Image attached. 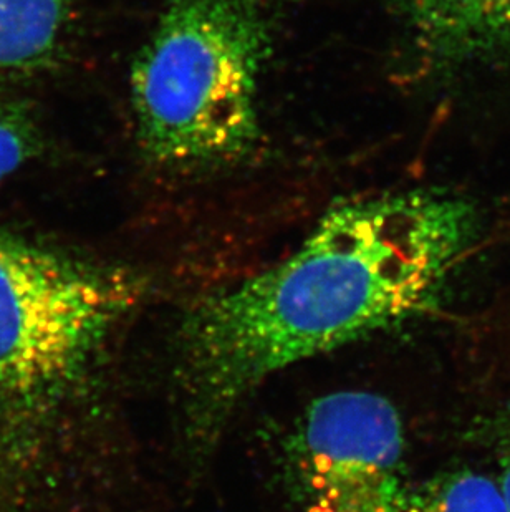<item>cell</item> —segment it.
<instances>
[{
    "instance_id": "obj_5",
    "label": "cell",
    "mask_w": 510,
    "mask_h": 512,
    "mask_svg": "<svg viewBox=\"0 0 510 512\" xmlns=\"http://www.w3.org/2000/svg\"><path fill=\"white\" fill-rule=\"evenodd\" d=\"M398 2L424 44L441 57H481L510 44V0Z\"/></svg>"
},
{
    "instance_id": "obj_2",
    "label": "cell",
    "mask_w": 510,
    "mask_h": 512,
    "mask_svg": "<svg viewBox=\"0 0 510 512\" xmlns=\"http://www.w3.org/2000/svg\"><path fill=\"white\" fill-rule=\"evenodd\" d=\"M140 295L125 272L0 231V488H30L58 420Z\"/></svg>"
},
{
    "instance_id": "obj_8",
    "label": "cell",
    "mask_w": 510,
    "mask_h": 512,
    "mask_svg": "<svg viewBox=\"0 0 510 512\" xmlns=\"http://www.w3.org/2000/svg\"><path fill=\"white\" fill-rule=\"evenodd\" d=\"M40 143L32 118L19 105L0 97V183L34 160Z\"/></svg>"
},
{
    "instance_id": "obj_1",
    "label": "cell",
    "mask_w": 510,
    "mask_h": 512,
    "mask_svg": "<svg viewBox=\"0 0 510 512\" xmlns=\"http://www.w3.org/2000/svg\"><path fill=\"white\" fill-rule=\"evenodd\" d=\"M476 223L451 194L357 199L328 211L285 261L204 299L178 335L189 433L214 438L275 373L429 312Z\"/></svg>"
},
{
    "instance_id": "obj_6",
    "label": "cell",
    "mask_w": 510,
    "mask_h": 512,
    "mask_svg": "<svg viewBox=\"0 0 510 512\" xmlns=\"http://www.w3.org/2000/svg\"><path fill=\"white\" fill-rule=\"evenodd\" d=\"M65 0H0V72L37 67L53 54Z\"/></svg>"
},
{
    "instance_id": "obj_3",
    "label": "cell",
    "mask_w": 510,
    "mask_h": 512,
    "mask_svg": "<svg viewBox=\"0 0 510 512\" xmlns=\"http://www.w3.org/2000/svg\"><path fill=\"white\" fill-rule=\"evenodd\" d=\"M269 47L257 0H171L131 70L138 140L150 160L201 168L247 155L259 138Z\"/></svg>"
},
{
    "instance_id": "obj_7",
    "label": "cell",
    "mask_w": 510,
    "mask_h": 512,
    "mask_svg": "<svg viewBox=\"0 0 510 512\" xmlns=\"http://www.w3.org/2000/svg\"><path fill=\"white\" fill-rule=\"evenodd\" d=\"M395 512H510L501 486L469 469L409 486Z\"/></svg>"
},
{
    "instance_id": "obj_9",
    "label": "cell",
    "mask_w": 510,
    "mask_h": 512,
    "mask_svg": "<svg viewBox=\"0 0 510 512\" xmlns=\"http://www.w3.org/2000/svg\"><path fill=\"white\" fill-rule=\"evenodd\" d=\"M502 494L506 498L507 506L510 509V413L507 416L506 426L502 431L501 441V478H499Z\"/></svg>"
},
{
    "instance_id": "obj_4",
    "label": "cell",
    "mask_w": 510,
    "mask_h": 512,
    "mask_svg": "<svg viewBox=\"0 0 510 512\" xmlns=\"http://www.w3.org/2000/svg\"><path fill=\"white\" fill-rule=\"evenodd\" d=\"M405 433L395 406L371 392L318 398L295 440L307 512H395L408 491Z\"/></svg>"
}]
</instances>
